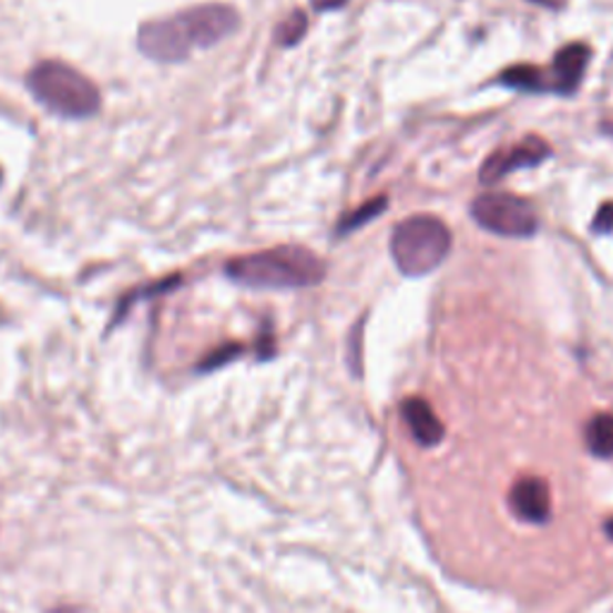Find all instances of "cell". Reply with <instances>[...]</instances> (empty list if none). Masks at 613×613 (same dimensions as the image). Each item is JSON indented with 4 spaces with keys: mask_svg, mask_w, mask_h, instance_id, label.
<instances>
[{
    "mask_svg": "<svg viewBox=\"0 0 613 613\" xmlns=\"http://www.w3.org/2000/svg\"><path fill=\"white\" fill-rule=\"evenodd\" d=\"M237 27H241V14L231 6H194L171 18L144 22L137 32V49L149 61L173 65L187 61L192 51L216 47L235 34Z\"/></svg>",
    "mask_w": 613,
    "mask_h": 613,
    "instance_id": "cell-1",
    "label": "cell"
},
{
    "mask_svg": "<svg viewBox=\"0 0 613 613\" xmlns=\"http://www.w3.org/2000/svg\"><path fill=\"white\" fill-rule=\"evenodd\" d=\"M226 276L245 288H311L324 280L326 264L303 245H280L231 259Z\"/></svg>",
    "mask_w": 613,
    "mask_h": 613,
    "instance_id": "cell-2",
    "label": "cell"
},
{
    "mask_svg": "<svg viewBox=\"0 0 613 613\" xmlns=\"http://www.w3.org/2000/svg\"><path fill=\"white\" fill-rule=\"evenodd\" d=\"M24 82L43 109L68 121H86L101 109L96 84L68 63L41 61L27 72Z\"/></svg>",
    "mask_w": 613,
    "mask_h": 613,
    "instance_id": "cell-3",
    "label": "cell"
},
{
    "mask_svg": "<svg viewBox=\"0 0 613 613\" xmlns=\"http://www.w3.org/2000/svg\"><path fill=\"white\" fill-rule=\"evenodd\" d=\"M453 237L437 216H410L391 233V257L400 274L422 278L439 268L451 252Z\"/></svg>",
    "mask_w": 613,
    "mask_h": 613,
    "instance_id": "cell-4",
    "label": "cell"
},
{
    "mask_svg": "<svg viewBox=\"0 0 613 613\" xmlns=\"http://www.w3.org/2000/svg\"><path fill=\"white\" fill-rule=\"evenodd\" d=\"M472 218L477 226L501 237H532L540 231L534 206L508 192H487L472 202Z\"/></svg>",
    "mask_w": 613,
    "mask_h": 613,
    "instance_id": "cell-5",
    "label": "cell"
},
{
    "mask_svg": "<svg viewBox=\"0 0 613 613\" xmlns=\"http://www.w3.org/2000/svg\"><path fill=\"white\" fill-rule=\"evenodd\" d=\"M551 156V149L542 137H525L522 142L508 146V149H499V152H493L480 168V181L484 185H493L503 181L505 175H511L520 168H534L540 166L544 159Z\"/></svg>",
    "mask_w": 613,
    "mask_h": 613,
    "instance_id": "cell-6",
    "label": "cell"
},
{
    "mask_svg": "<svg viewBox=\"0 0 613 613\" xmlns=\"http://www.w3.org/2000/svg\"><path fill=\"white\" fill-rule=\"evenodd\" d=\"M588 63H590V49L585 43H571V47H563L556 53V58H553V65L546 70L549 92H556V94L575 92L582 78H585Z\"/></svg>",
    "mask_w": 613,
    "mask_h": 613,
    "instance_id": "cell-7",
    "label": "cell"
},
{
    "mask_svg": "<svg viewBox=\"0 0 613 613\" xmlns=\"http://www.w3.org/2000/svg\"><path fill=\"white\" fill-rule=\"evenodd\" d=\"M511 508L520 520L540 525L551 513V493L546 482L540 480V477L518 480L511 489Z\"/></svg>",
    "mask_w": 613,
    "mask_h": 613,
    "instance_id": "cell-8",
    "label": "cell"
},
{
    "mask_svg": "<svg viewBox=\"0 0 613 613\" xmlns=\"http://www.w3.org/2000/svg\"><path fill=\"white\" fill-rule=\"evenodd\" d=\"M400 415L402 420H406L415 441L420 446H437L443 439V425L427 400L422 398L402 400Z\"/></svg>",
    "mask_w": 613,
    "mask_h": 613,
    "instance_id": "cell-9",
    "label": "cell"
},
{
    "mask_svg": "<svg viewBox=\"0 0 613 613\" xmlns=\"http://www.w3.org/2000/svg\"><path fill=\"white\" fill-rule=\"evenodd\" d=\"M499 82L511 86V89H522V92H549L546 72L542 68H534V65L508 68L505 72H501Z\"/></svg>",
    "mask_w": 613,
    "mask_h": 613,
    "instance_id": "cell-10",
    "label": "cell"
},
{
    "mask_svg": "<svg viewBox=\"0 0 613 613\" xmlns=\"http://www.w3.org/2000/svg\"><path fill=\"white\" fill-rule=\"evenodd\" d=\"M585 439L594 456L613 458V415H594L585 429Z\"/></svg>",
    "mask_w": 613,
    "mask_h": 613,
    "instance_id": "cell-11",
    "label": "cell"
},
{
    "mask_svg": "<svg viewBox=\"0 0 613 613\" xmlns=\"http://www.w3.org/2000/svg\"><path fill=\"white\" fill-rule=\"evenodd\" d=\"M307 14L303 10H293L286 20H283L276 29V41L283 49H290L295 43H300L307 34Z\"/></svg>",
    "mask_w": 613,
    "mask_h": 613,
    "instance_id": "cell-12",
    "label": "cell"
},
{
    "mask_svg": "<svg viewBox=\"0 0 613 613\" xmlns=\"http://www.w3.org/2000/svg\"><path fill=\"white\" fill-rule=\"evenodd\" d=\"M386 206H388L386 197H377V200H371V202H367L365 206H360V208H357V212L348 214L346 218H343V221H340L338 233H340V235H346V233H350V231H357V228H362V226H367V223H369V221H374V218H377V216H381V214L386 212Z\"/></svg>",
    "mask_w": 613,
    "mask_h": 613,
    "instance_id": "cell-13",
    "label": "cell"
},
{
    "mask_svg": "<svg viewBox=\"0 0 613 613\" xmlns=\"http://www.w3.org/2000/svg\"><path fill=\"white\" fill-rule=\"evenodd\" d=\"M243 353L241 346H226V348H221L216 353H212L206 357V360L200 365V371H208V369H216L221 365H226L228 360H233V357H237Z\"/></svg>",
    "mask_w": 613,
    "mask_h": 613,
    "instance_id": "cell-14",
    "label": "cell"
},
{
    "mask_svg": "<svg viewBox=\"0 0 613 613\" xmlns=\"http://www.w3.org/2000/svg\"><path fill=\"white\" fill-rule=\"evenodd\" d=\"M592 228L596 233H611L613 231V204H604L594 216Z\"/></svg>",
    "mask_w": 613,
    "mask_h": 613,
    "instance_id": "cell-15",
    "label": "cell"
},
{
    "mask_svg": "<svg viewBox=\"0 0 613 613\" xmlns=\"http://www.w3.org/2000/svg\"><path fill=\"white\" fill-rule=\"evenodd\" d=\"M309 3L317 12H331V10H340L343 6H348V0H309Z\"/></svg>",
    "mask_w": 613,
    "mask_h": 613,
    "instance_id": "cell-16",
    "label": "cell"
},
{
    "mask_svg": "<svg viewBox=\"0 0 613 613\" xmlns=\"http://www.w3.org/2000/svg\"><path fill=\"white\" fill-rule=\"evenodd\" d=\"M606 532H609V537H611V540H613V520L609 522V525H606Z\"/></svg>",
    "mask_w": 613,
    "mask_h": 613,
    "instance_id": "cell-17",
    "label": "cell"
},
{
    "mask_svg": "<svg viewBox=\"0 0 613 613\" xmlns=\"http://www.w3.org/2000/svg\"><path fill=\"white\" fill-rule=\"evenodd\" d=\"M609 132H611V134H613V127H609Z\"/></svg>",
    "mask_w": 613,
    "mask_h": 613,
    "instance_id": "cell-18",
    "label": "cell"
},
{
    "mask_svg": "<svg viewBox=\"0 0 613 613\" xmlns=\"http://www.w3.org/2000/svg\"><path fill=\"white\" fill-rule=\"evenodd\" d=\"M0 177H3V171H0Z\"/></svg>",
    "mask_w": 613,
    "mask_h": 613,
    "instance_id": "cell-19",
    "label": "cell"
}]
</instances>
